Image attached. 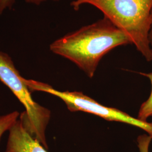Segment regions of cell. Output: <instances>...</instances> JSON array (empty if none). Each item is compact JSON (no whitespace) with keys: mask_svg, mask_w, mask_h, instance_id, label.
Masks as SVG:
<instances>
[{"mask_svg":"<svg viewBox=\"0 0 152 152\" xmlns=\"http://www.w3.org/2000/svg\"><path fill=\"white\" fill-rule=\"evenodd\" d=\"M129 44L132 42L128 36L104 16L55 40L50 49L71 60L92 78L105 55L117 47Z\"/></svg>","mask_w":152,"mask_h":152,"instance_id":"1","label":"cell"},{"mask_svg":"<svg viewBox=\"0 0 152 152\" xmlns=\"http://www.w3.org/2000/svg\"><path fill=\"white\" fill-rule=\"evenodd\" d=\"M88 4L96 7L116 27L126 33L148 61L152 60L149 41L152 0H74L76 10Z\"/></svg>","mask_w":152,"mask_h":152,"instance_id":"2","label":"cell"},{"mask_svg":"<svg viewBox=\"0 0 152 152\" xmlns=\"http://www.w3.org/2000/svg\"><path fill=\"white\" fill-rule=\"evenodd\" d=\"M0 81L5 85L25 108L19 120L26 130L46 149L48 145L46 130L51 118V112L36 103L9 55L0 51Z\"/></svg>","mask_w":152,"mask_h":152,"instance_id":"3","label":"cell"},{"mask_svg":"<svg viewBox=\"0 0 152 152\" xmlns=\"http://www.w3.org/2000/svg\"><path fill=\"white\" fill-rule=\"evenodd\" d=\"M31 92L42 91L60 98L71 112L82 111L94 114L109 121H117L132 125L145 131L152 138V122H148L134 118L119 109L108 107L99 103L80 91H60L41 82L24 78Z\"/></svg>","mask_w":152,"mask_h":152,"instance_id":"4","label":"cell"},{"mask_svg":"<svg viewBox=\"0 0 152 152\" xmlns=\"http://www.w3.org/2000/svg\"><path fill=\"white\" fill-rule=\"evenodd\" d=\"M5 152H48L26 130L19 119L9 129Z\"/></svg>","mask_w":152,"mask_h":152,"instance_id":"5","label":"cell"},{"mask_svg":"<svg viewBox=\"0 0 152 152\" xmlns=\"http://www.w3.org/2000/svg\"><path fill=\"white\" fill-rule=\"evenodd\" d=\"M140 74L149 78L152 85L151 94L147 100L141 104L137 115L138 119L143 121H147L149 117H152V73H140Z\"/></svg>","mask_w":152,"mask_h":152,"instance_id":"6","label":"cell"},{"mask_svg":"<svg viewBox=\"0 0 152 152\" xmlns=\"http://www.w3.org/2000/svg\"><path fill=\"white\" fill-rule=\"evenodd\" d=\"M20 113L18 111H14L7 114L0 115V141L3 135L8 131L11 126L19 118Z\"/></svg>","mask_w":152,"mask_h":152,"instance_id":"7","label":"cell"},{"mask_svg":"<svg viewBox=\"0 0 152 152\" xmlns=\"http://www.w3.org/2000/svg\"><path fill=\"white\" fill-rule=\"evenodd\" d=\"M152 138L148 135H142L137 138V147L139 152H149V148Z\"/></svg>","mask_w":152,"mask_h":152,"instance_id":"8","label":"cell"},{"mask_svg":"<svg viewBox=\"0 0 152 152\" xmlns=\"http://www.w3.org/2000/svg\"><path fill=\"white\" fill-rule=\"evenodd\" d=\"M29 3H32L36 5H39L43 1L47 0H25ZM58 1V0H53ZM15 0H0V15L3 12V11L7 8H11L12 5L14 4Z\"/></svg>","mask_w":152,"mask_h":152,"instance_id":"9","label":"cell"},{"mask_svg":"<svg viewBox=\"0 0 152 152\" xmlns=\"http://www.w3.org/2000/svg\"><path fill=\"white\" fill-rule=\"evenodd\" d=\"M149 41H150V44L151 46L152 47V12H151V31L149 33Z\"/></svg>","mask_w":152,"mask_h":152,"instance_id":"10","label":"cell"}]
</instances>
